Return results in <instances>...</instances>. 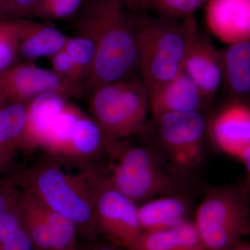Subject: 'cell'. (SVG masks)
<instances>
[{
    "label": "cell",
    "mask_w": 250,
    "mask_h": 250,
    "mask_svg": "<svg viewBox=\"0 0 250 250\" xmlns=\"http://www.w3.org/2000/svg\"><path fill=\"white\" fill-rule=\"evenodd\" d=\"M127 9L123 0H88L77 18V34L90 38L96 51L83 86L88 95L138 70L134 21Z\"/></svg>",
    "instance_id": "6da1fadb"
},
{
    "label": "cell",
    "mask_w": 250,
    "mask_h": 250,
    "mask_svg": "<svg viewBox=\"0 0 250 250\" xmlns=\"http://www.w3.org/2000/svg\"><path fill=\"white\" fill-rule=\"evenodd\" d=\"M132 16L138 71L149 93L182 72L188 50L200 31L195 15L182 20L140 13Z\"/></svg>",
    "instance_id": "7a4b0ae2"
},
{
    "label": "cell",
    "mask_w": 250,
    "mask_h": 250,
    "mask_svg": "<svg viewBox=\"0 0 250 250\" xmlns=\"http://www.w3.org/2000/svg\"><path fill=\"white\" fill-rule=\"evenodd\" d=\"M98 174L75 175L54 161H41L20 178L49 209L70 219L79 234L93 239L100 233L95 208V182Z\"/></svg>",
    "instance_id": "3957f363"
},
{
    "label": "cell",
    "mask_w": 250,
    "mask_h": 250,
    "mask_svg": "<svg viewBox=\"0 0 250 250\" xmlns=\"http://www.w3.org/2000/svg\"><path fill=\"white\" fill-rule=\"evenodd\" d=\"M205 250H231L250 234V199L241 184L211 187L194 217Z\"/></svg>",
    "instance_id": "277c9868"
},
{
    "label": "cell",
    "mask_w": 250,
    "mask_h": 250,
    "mask_svg": "<svg viewBox=\"0 0 250 250\" xmlns=\"http://www.w3.org/2000/svg\"><path fill=\"white\" fill-rule=\"evenodd\" d=\"M105 148L113 156L108 183L135 203L175 194L173 179L149 148L123 146L120 140L106 137Z\"/></svg>",
    "instance_id": "5b68a950"
},
{
    "label": "cell",
    "mask_w": 250,
    "mask_h": 250,
    "mask_svg": "<svg viewBox=\"0 0 250 250\" xmlns=\"http://www.w3.org/2000/svg\"><path fill=\"white\" fill-rule=\"evenodd\" d=\"M90 96L92 118L105 137L121 140L138 134L144 128L149 93L140 77L102 85Z\"/></svg>",
    "instance_id": "8992f818"
},
{
    "label": "cell",
    "mask_w": 250,
    "mask_h": 250,
    "mask_svg": "<svg viewBox=\"0 0 250 250\" xmlns=\"http://www.w3.org/2000/svg\"><path fill=\"white\" fill-rule=\"evenodd\" d=\"M154 119L158 137L172 165L182 170L198 165L207 127L202 112L165 113Z\"/></svg>",
    "instance_id": "52a82bcc"
},
{
    "label": "cell",
    "mask_w": 250,
    "mask_h": 250,
    "mask_svg": "<svg viewBox=\"0 0 250 250\" xmlns=\"http://www.w3.org/2000/svg\"><path fill=\"white\" fill-rule=\"evenodd\" d=\"M95 208L100 233L111 244L126 250L142 232L139 206L98 174L95 183Z\"/></svg>",
    "instance_id": "ba28073f"
},
{
    "label": "cell",
    "mask_w": 250,
    "mask_h": 250,
    "mask_svg": "<svg viewBox=\"0 0 250 250\" xmlns=\"http://www.w3.org/2000/svg\"><path fill=\"white\" fill-rule=\"evenodd\" d=\"M82 91L51 69L38 66L33 62H16L0 72V99L11 103L27 104L36 97L49 92L70 98Z\"/></svg>",
    "instance_id": "9c48e42d"
},
{
    "label": "cell",
    "mask_w": 250,
    "mask_h": 250,
    "mask_svg": "<svg viewBox=\"0 0 250 250\" xmlns=\"http://www.w3.org/2000/svg\"><path fill=\"white\" fill-rule=\"evenodd\" d=\"M205 16L210 33L223 43L250 40V0H207Z\"/></svg>",
    "instance_id": "30bf717a"
},
{
    "label": "cell",
    "mask_w": 250,
    "mask_h": 250,
    "mask_svg": "<svg viewBox=\"0 0 250 250\" xmlns=\"http://www.w3.org/2000/svg\"><path fill=\"white\" fill-rule=\"evenodd\" d=\"M184 72L198 87L206 100H211L223 82L220 51L205 34H199L188 50L182 65Z\"/></svg>",
    "instance_id": "8fae6325"
},
{
    "label": "cell",
    "mask_w": 250,
    "mask_h": 250,
    "mask_svg": "<svg viewBox=\"0 0 250 250\" xmlns=\"http://www.w3.org/2000/svg\"><path fill=\"white\" fill-rule=\"evenodd\" d=\"M206 100L183 72L149 91V108L154 118L168 113L201 111Z\"/></svg>",
    "instance_id": "7c38bea8"
},
{
    "label": "cell",
    "mask_w": 250,
    "mask_h": 250,
    "mask_svg": "<svg viewBox=\"0 0 250 250\" xmlns=\"http://www.w3.org/2000/svg\"><path fill=\"white\" fill-rule=\"evenodd\" d=\"M211 135L220 150L241 158L250 144V106L234 103L224 108L213 119Z\"/></svg>",
    "instance_id": "4fadbf2b"
},
{
    "label": "cell",
    "mask_w": 250,
    "mask_h": 250,
    "mask_svg": "<svg viewBox=\"0 0 250 250\" xmlns=\"http://www.w3.org/2000/svg\"><path fill=\"white\" fill-rule=\"evenodd\" d=\"M67 100L68 98L62 94L49 92L36 97L27 104L21 149L31 152L42 147L51 126Z\"/></svg>",
    "instance_id": "5bb4252c"
},
{
    "label": "cell",
    "mask_w": 250,
    "mask_h": 250,
    "mask_svg": "<svg viewBox=\"0 0 250 250\" xmlns=\"http://www.w3.org/2000/svg\"><path fill=\"white\" fill-rule=\"evenodd\" d=\"M189 213L188 202L177 194L151 199L138 208L142 232H157L176 228L189 220Z\"/></svg>",
    "instance_id": "9a60e30c"
},
{
    "label": "cell",
    "mask_w": 250,
    "mask_h": 250,
    "mask_svg": "<svg viewBox=\"0 0 250 250\" xmlns=\"http://www.w3.org/2000/svg\"><path fill=\"white\" fill-rule=\"evenodd\" d=\"M21 20L20 58L33 62L52 57L62 50L69 36L48 23L25 18Z\"/></svg>",
    "instance_id": "2e32d148"
},
{
    "label": "cell",
    "mask_w": 250,
    "mask_h": 250,
    "mask_svg": "<svg viewBox=\"0 0 250 250\" xmlns=\"http://www.w3.org/2000/svg\"><path fill=\"white\" fill-rule=\"evenodd\" d=\"M126 250H205L193 222L157 232H141Z\"/></svg>",
    "instance_id": "e0dca14e"
},
{
    "label": "cell",
    "mask_w": 250,
    "mask_h": 250,
    "mask_svg": "<svg viewBox=\"0 0 250 250\" xmlns=\"http://www.w3.org/2000/svg\"><path fill=\"white\" fill-rule=\"evenodd\" d=\"M27 107L26 104L0 99V172L9 167L21 149Z\"/></svg>",
    "instance_id": "ac0fdd59"
},
{
    "label": "cell",
    "mask_w": 250,
    "mask_h": 250,
    "mask_svg": "<svg viewBox=\"0 0 250 250\" xmlns=\"http://www.w3.org/2000/svg\"><path fill=\"white\" fill-rule=\"evenodd\" d=\"M219 51L227 88L238 96L250 95V40Z\"/></svg>",
    "instance_id": "d6986e66"
},
{
    "label": "cell",
    "mask_w": 250,
    "mask_h": 250,
    "mask_svg": "<svg viewBox=\"0 0 250 250\" xmlns=\"http://www.w3.org/2000/svg\"><path fill=\"white\" fill-rule=\"evenodd\" d=\"M19 208L24 228L36 250H52L49 241L47 208L29 190L20 192Z\"/></svg>",
    "instance_id": "ffe728a7"
},
{
    "label": "cell",
    "mask_w": 250,
    "mask_h": 250,
    "mask_svg": "<svg viewBox=\"0 0 250 250\" xmlns=\"http://www.w3.org/2000/svg\"><path fill=\"white\" fill-rule=\"evenodd\" d=\"M105 148L104 135L92 117L83 113L72 130L63 158L83 160L96 156Z\"/></svg>",
    "instance_id": "44dd1931"
},
{
    "label": "cell",
    "mask_w": 250,
    "mask_h": 250,
    "mask_svg": "<svg viewBox=\"0 0 250 250\" xmlns=\"http://www.w3.org/2000/svg\"><path fill=\"white\" fill-rule=\"evenodd\" d=\"M132 13L147 14L172 20L194 16L207 0H123Z\"/></svg>",
    "instance_id": "7402d4cb"
},
{
    "label": "cell",
    "mask_w": 250,
    "mask_h": 250,
    "mask_svg": "<svg viewBox=\"0 0 250 250\" xmlns=\"http://www.w3.org/2000/svg\"><path fill=\"white\" fill-rule=\"evenodd\" d=\"M83 112L76 105L67 102L51 126L42 148L54 156H63L72 130Z\"/></svg>",
    "instance_id": "603a6c76"
},
{
    "label": "cell",
    "mask_w": 250,
    "mask_h": 250,
    "mask_svg": "<svg viewBox=\"0 0 250 250\" xmlns=\"http://www.w3.org/2000/svg\"><path fill=\"white\" fill-rule=\"evenodd\" d=\"M46 208L52 250H81L77 240L78 230L75 223L47 207Z\"/></svg>",
    "instance_id": "cb8c5ba5"
},
{
    "label": "cell",
    "mask_w": 250,
    "mask_h": 250,
    "mask_svg": "<svg viewBox=\"0 0 250 250\" xmlns=\"http://www.w3.org/2000/svg\"><path fill=\"white\" fill-rule=\"evenodd\" d=\"M21 20L0 19V72L18 62L20 59Z\"/></svg>",
    "instance_id": "d4e9b609"
},
{
    "label": "cell",
    "mask_w": 250,
    "mask_h": 250,
    "mask_svg": "<svg viewBox=\"0 0 250 250\" xmlns=\"http://www.w3.org/2000/svg\"><path fill=\"white\" fill-rule=\"evenodd\" d=\"M83 0H39L31 17L42 21H60L77 14Z\"/></svg>",
    "instance_id": "484cf974"
},
{
    "label": "cell",
    "mask_w": 250,
    "mask_h": 250,
    "mask_svg": "<svg viewBox=\"0 0 250 250\" xmlns=\"http://www.w3.org/2000/svg\"><path fill=\"white\" fill-rule=\"evenodd\" d=\"M63 49L80 67L86 80L93 67L96 55L93 41L88 36L77 34L75 36H69Z\"/></svg>",
    "instance_id": "4316f807"
},
{
    "label": "cell",
    "mask_w": 250,
    "mask_h": 250,
    "mask_svg": "<svg viewBox=\"0 0 250 250\" xmlns=\"http://www.w3.org/2000/svg\"><path fill=\"white\" fill-rule=\"evenodd\" d=\"M51 70L71 84L83 90L85 75L63 48L49 57Z\"/></svg>",
    "instance_id": "83f0119b"
},
{
    "label": "cell",
    "mask_w": 250,
    "mask_h": 250,
    "mask_svg": "<svg viewBox=\"0 0 250 250\" xmlns=\"http://www.w3.org/2000/svg\"><path fill=\"white\" fill-rule=\"evenodd\" d=\"M39 0H2L0 15L11 19L30 18Z\"/></svg>",
    "instance_id": "f1b7e54d"
},
{
    "label": "cell",
    "mask_w": 250,
    "mask_h": 250,
    "mask_svg": "<svg viewBox=\"0 0 250 250\" xmlns=\"http://www.w3.org/2000/svg\"><path fill=\"white\" fill-rule=\"evenodd\" d=\"M0 250H36L23 224L1 247Z\"/></svg>",
    "instance_id": "f546056e"
},
{
    "label": "cell",
    "mask_w": 250,
    "mask_h": 250,
    "mask_svg": "<svg viewBox=\"0 0 250 250\" xmlns=\"http://www.w3.org/2000/svg\"><path fill=\"white\" fill-rule=\"evenodd\" d=\"M16 184L14 181L9 179L0 180V213L19 193Z\"/></svg>",
    "instance_id": "4dcf8cb0"
},
{
    "label": "cell",
    "mask_w": 250,
    "mask_h": 250,
    "mask_svg": "<svg viewBox=\"0 0 250 250\" xmlns=\"http://www.w3.org/2000/svg\"><path fill=\"white\" fill-rule=\"evenodd\" d=\"M245 166L246 175L243 182V187L250 199V144L243 152L241 158Z\"/></svg>",
    "instance_id": "1f68e13d"
},
{
    "label": "cell",
    "mask_w": 250,
    "mask_h": 250,
    "mask_svg": "<svg viewBox=\"0 0 250 250\" xmlns=\"http://www.w3.org/2000/svg\"><path fill=\"white\" fill-rule=\"evenodd\" d=\"M119 247L114 246V245H95L93 248H90L88 250H118Z\"/></svg>",
    "instance_id": "d6a6232c"
},
{
    "label": "cell",
    "mask_w": 250,
    "mask_h": 250,
    "mask_svg": "<svg viewBox=\"0 0 250 250\" xmlns=\"http://www.w3.org/2000/svg\"><path fill=\"white\" fill-rule=\"evenodd\" d=\"M231 250H250V243L243 240L239 242Z\"/></svg>",
    "instance_id": "836d02e7"
}]
</instances>
